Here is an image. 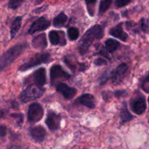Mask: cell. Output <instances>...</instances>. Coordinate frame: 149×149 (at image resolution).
I'll return each mask as SVG.
<instances>
[{
    "mask_svg": "<svg viewBox=\"0 0 149 149\" xmlns=\"http://www.w3.org/2000/svg\"><path fill=\"white\" fill-rule=\"evenodd\" d=\"M120 46V43L118 41L113 39H109L105 42V47L108 52H113L116 51Z\"/></svg>",
    "mask_w": 149,
    "mask_h": 149,
    "instance_id": "20",
    "label": "cell"
},
{
    "mask_svg": "<svg viewBox=\"0 0 149 149\" xmlns=\"http://www.w3.org/2000/svg\"><path fill=\"white\" fill-rule=\"evenodd\" d=\"M76 103L81 105L88 109H94L95 107V100L93 95L84 94L76 100Z\"/></svg>",
    "mask_w": 149,
    "mask_h": 149,
    "instance_id": "14",
    "label": "cell"
},
{
    "mask_svg": "<svg viewBox=\"0 0 149 149\" xmlns=\"http://www.w3.org/2000/svg\"><path fill=\"white\" fill-rule=\"evenodd\" d=\"M103 36V29L100 25L96 24L89 29L84 33L78 44L79 52L81 55H84L95 39H100Z\"/></svg>",
    "mask_w": 149,
    "mask_h": 149,
    "instance_id": "1",
    "label": "cell"
},
{
    "mask_svg": "<svg viewBox=\"0 0 149 149\" xmlns=\"http://www.w3.org/2000/svg\"><path fill=\"white\" fill-rule=\"evenodd\" d=\"M113 0H101L99 6V15H101L102 14L107 11L109 7H111Z\"/></svg>",
    "mask_w": 149,
    "mask_h": 149,
    "instance_id": "22",
    "label": "cell"
},
{
    "mask_svg": "<svg viewBox=\"0 0 149 149\" xmlns=\"http://www.w3.org/2000/svg\"><path fill=\"white\" fill-rule=\"evenodd\" d=\"M94 63L96 65L100 66V65H106V64H107V62H106L104 59H103V58H97V59L95 60Z\"/></svg>",
    "mask_w": 149,
    "mask_h": 149,
    "instance_id": "30",
    "label": "cell"
},
{
    "mask_svg": "<svg viewBox=\"0 0 149 149\" xmlns=\"http://www.w3.org/2000/svg\"><path fill=\"white\" fill-rule=\"evenodd\" d=\"M85 2L89 15L91 17H93L95 15V4L97 0H85Z\"/></svg>",
    "mask_w": 149,
    "mask_h": 149,
    "instance_id": "23",
    "label": "cell"
},
{
    "mask_svg": "<svg viewBox=\"0 0 149 149\" xmlns=\"http://www.w3.org/2000/svg\"><path fill=\"white\" fill-rule=\"evenodd\" d=\"M56 90L68 100L74 98L77 93V90L75 88L70 87L65 83H58L56 85Z\"/></svg>",
    "mask_w": 149,
    "mask_h": 149,
    "instance_id": "10",
    "label": "cell"
},
{
    "mask_svg": "<svg viewBox=\"0 0 149 149\" xmlns=\"http://www.w3.org/2000/svg\"><path fill=\"white\" fill-rule=\"evenodd\" d=\"M32 46L36 49H45L47 46V42L46 34L44 33H40L38 36H35L32 39Z\"/></svg>",
    "mask_w": 149,
    "mask_h": 149,
    "instance_id": "17",
    "label": "cell"
},
{
    "mask_svg": "<svg viewBox=\"0 0 149 149\" xmlns=\"http://www.w3.org/2000/svg\"><path fill=\"white\" fill-rule=\"evenodd\" d=\"M132 0H116L115 1V5H116V7H123L127 5L128 4L132 1Z\"/></svg>",
    "mask_w": 149,
    "mask_h": 149,
    "instance_id": "26",
    "label": "cell"
},
{
    "mask_svg": "<svg viewBox=\"0 0 149 149\" xmlns=\"http://www.w3.org/2000/svg\"><path fill=\"white\" fill-rule=\"evenodd\" d=\"M49 42L52 45H61L65 46L66 44L65 35L63 31H51L49 33Z\"/></svg>",
    "mask_w": 149,
    "mask_h": 149,
    "instance_id": "13",
    "label": "cell"
},
{
    "mask_svg": "<svg viewBox=\"0 0 149 149\" xmlns=\"http://www.w3.org/2000/svg\"><path fill=\"white\" fill-rule=\"evenodd\" d=\"M22 3H23V0H10L8 7L12 10H16L21 5Z\"/></svg>",
    "mask_w": 149,
    "mask_h": 149,
    "instance_id": "25",
    "label": "cell"
},
{
    "mask_svg": "<svg viewBox=\"0 0 149 149\" xmlns=\"http://www.w3.org/2000/svg\"><path fill=\"white\" fill-rule=\"evenodd\" d=\"M49 26H50V21L48 20L45 16H42L32 23L28 32L29 34H33L37 31L45 30Z\"/></svg>",
    "mask_w": 149,
    "mask_h": 149,
    "instance_id": "8",
    "label": "cell"
},
{
    "mask_svg": "<svg viewBox=\"0 0 149 149\" xmlns=\"http://www.w3.org/2000/svg\"><path fill=\"white\" fill-rule=\"evenodd\" d=\"M45 92V89L36 84H31L21 93L20 99L23 103H27L31 100H36L40 97Z\"/></svg>",
    "mask_w": 149,
    "mask_h": 149,
    "instance_id": "3",
    "label": "cell"
},
{
    "mask_svg": "<svg viewBox=\"0 0 149 149\" xmlns=\"http://www.w3.org/2000/svg\"><path fill=\"white\" fill-rule=\"evenodd\" d=\"M7 134V127L3 125H0V138L4 137Z\"/></svg>",
    "mask_w": 149,
    "mask_h": 149,
    "instance_id": "32",
    "label": "cell"
},
{
    "mask_svg": "<svg viewBox=\"0 0 149 149\" xmlns=\"http://www.w3.org/2000/svg\"><path fill=\"white\" fill-rule=\"evenodd\" d=\"M142 89L146 93H148L149 92V81H148V76H146L145 79L143 81L142 83Z\"/></svg>",
    "mask_w": 149,
    "mask_h": 149,
    "instance_id": "27",
    "label": "cell"
},
{
    "mask_svg": "<svg viewBox=\"0 0 149 149\" xmlns=\"http://www.w3.org/2000/svg\"><path fill=\"white\" fill-rule=\"evenodd\" d=\"M133 119V116L128 111L127 106V103L124 102L122 104V108H121L120 111V120L122 124L125 123V122H128L130 120Z\"/></svg>",
    "mask_w": 149,
    "mask_h": 149,
    "instance_id": "18",
    "label": "cell"
},
{
    "mask_svg": "<svg viewBox=\"0 0 149 149\" xmlns=\"http://www.w3.org/2000/svg\"><path fill=\"white\" fill-rule=\"evenodd\" d=\"M29 135L32 139L36 143H42L45 141L46 136V130L42 126H36L29 130Z\"/></svg>",
    "mask_w": 149,
    "mask_h": 149,
    "instance_id": "12",
    "label": "cell"
},
{
    "mask_svg": "<svg viewBox=\"0 0 149 149\" xmlns=\"http://www.w3.org/2000/svg\"><path fill=\"white\" fill-rule=\"evenodd\" d=\"M61 116L52 111H49L47 115L45 124L50 130L55 131L61 126Z\"/></svg>",
    "mask_w": 149,
    "mask_h": 149,
    "instance_id": "7",
    "label": "cell"
},
{
    "mask_svg": "<svg viewBox=\"0 0 149 149\" xmlns=\"http://www.w3.org/2000/svg\"><path fill=\"white\" fill-rule=\"evenodd\" d=\"M67 19H68V17H67L66 15L63 13H61L54 19L53 26L55 27H61L66 23Z\"/></svg>",
    "mask_w": 149,
    "mask_h": 149,
    "instance_id": "21",
    "label": "cell"
},
{
    "mask_svg": "<svg viewBox=\"0 0 149 149\" xmlns=\"http://www.w3.org/2000/svg\"><path fill=\"white\" fill-rule=\"evenodd\" d=\"M115 96L117 97H125L127 95V93L125 90H117V91L115 92L114 93Z\"/></svg>",
    "mask_w": 149,
    "mask_h": 149,
    "instance_id": "31",
    "label": "cell"
},
{
    "mask_svg": "<svg viewBox=\"0 0 149 149\" xmlns=\"http://www.w3.org/2000/svg\"><path fill=\"white\" fill-rule=\"evenodd\" d=\"M32 79L35 82V84L38 86L42 87L45 85L47 82L46 78V70L44 68H41L36 70L33 74H32Z\"/></svg>",
    "mask_w": 149,
    "mask_h": 149,
    "instance_id": "15",
    "label": "cell"
},
{
    "mask_svg": "<svg viewBox=\"0 0 149 149\" xmlns=\"http://www.w3.org/2000/svg\"><path fill=\"white\" fill-rule=\"evenodd\" d=\"M51 56L49 53H37L33 55L29 60H28L26 63L20 65L19 68V71H25L36 65H41L42 63H46L49 62L51 60Z\"/></svg>",
    "mask_w": 149,
    "mask_h": 149,
    "instance_id": "4",
    "label": "cell"
},
{
    "mask_svg": "<svg viewBox=\"0 0 149 149\" xmlns=\"http://www.w3.org/2000/svg\"><path fill=\"white\" fill-rule=\"evenodd\" d=\"M68 36L71 41L77 40L79 36V31L78 29L75 27H71L68 30Z\"/></svg>",
    "mask_w": 149,
    "mask_h": 149,
    "instance_id": "24",
    "label": "cell"
},
{
    "mask_svg": "<svg viewBox=\"0 0 149 149\" xmlns=\"http://www.w3.org/2000/svg\"><path fill=\"white\" fill-rule=\"evenodd\" d=\"M148 20H146L145 18L141 19V29H142V30L143 31V32L146 33L147 30H148Z\"/></svg>",
    "mask_w": 149,
    "mask_h": 149,
    "instance_id": "29",
    "label": "cell"
},
{
    "mask_svg": "<svg viewBox=\"0 0 149 149\" xmlns=\"http://www.w3.org/2000/svg\"><path fill=\"white\" fill-rule=\"evenodd\" d=\"M128 69V66L126 63H122L116 68V69L111 74L110 78L114 84H119L125 78V74Z\"/></svg>",
    "mask_w": 149,
    "mask_h": 149,
    "instance_id": "9",
    "label": "cell"
},
{
    "mask_svg": "<svg viewBox=\"0 0 149 149\" xmlns=\"http://www.w3.org/2000/svg\"><path fill=\"white\" fill-rule=\"evenodd\" d=\"M28 121L33 125L39 122L44 116V110L42 106L38 103H33L29 106L28 109Z\"/></svg>",
    "mask_w": 149,
    "mask_h": 149,
    "instance_id": "5",
    "label": "cell"
},
{
    "mask_svg": "<svg viewBox=\"0 0 149 149\" xmlns=\"http://www.w3.org/2000/svg\"><path fill=\"white\" fill-rule=\"evenodd\" d=\"M28 44L26 42L19 43L15 45L6 51L1 57H0V71H2L4 68L10 65L15 59H17L20 54L27 47Z\"/></svg>",
    "mask_w": 149,
    "mask_h": 149,
    "instance_id": "2",
    "label": "cell"
},
{
    "mask_svg": "<svg viewBox=\"0 0 149 149\" xmlns=\"http://www.w3.org/2000/svg\"><path fill=\"white\" fill-rule=\"evenodd\" d=\"M4 116V111H0V118H1Z\"/></svg>",
    "mask_w": 149,
    "mask_h": 149,
    "instance_id": "33",
    "label": "cell"
},
{
    "mask_svg": "<svg viewBox=\"0 0 149 149\" xmlns=\"http://www.w3.org/2000/svg\"><path fill=\"white\" fill-rule=\"evenodd\" d=\"M109 33L113 37L117 38V39H120L123 42H126L128 39V35L127 34L126 32L124 31L123 28H122V23H119L116 26L112 28L109 31Z\"/></svg>",
    "mask_w": 149,
    "mask_h": 149,
    "instance_id": "16",
    "label": "cell"
},
{
    "mask_svg": "<svg viewBox=\"0 0 149 149\" xmlns=\"http://www.w3.org/2000/svg\"><path fill=\"white\" fill-rule=\"evenodd\" d=\"M22 23V17L18 16L14 20L13 23L11 25V29H10V36L11 39L15 37L16 35L17 34L18 31H20V27H21Z\"/></svg>",
    "mask_w": 149,
    "mask_h": 149,
    "instance_id": "19",
    "label": "cell"
},
{
    "mask_svg": "<svg viewBox=\"0 0 149 149\" xmlns=\"http://www.w3.org/2000/svg\"><path fill=\"white\" fill-rule=\"evenodd\" d=\"M49 76H50V81L52 85H54L57 80L59 79H68L71 77V75L68 72L64 71L63 68L59 65H54L51 67Z\"/></svg>",
    "mask_w": 149,
    "mask_h": 149,
    "instance_id": "6",
    "label": "cell"
},
{
    "mask_svg": "<svg viewBox=\"0 0 149 149\" xmlns=\"http://www.w3.org/2000/svg\"><path fill=\"white\" fill-rule=\"evenodd\" d=\"M12 117L15 119L18 124H22L23 122V115L22 113H12Z\"/></svg>",
    "mask_w": 149,
    "mask_h": 149,
    "instance_id": "28",
    "label": "cell"
},
{
    "mask_svg": "<svg viewBox=\"0 0 149 149\" xmlns=\"http://www.w3.org/2000/svg\"><path fill=\"white\" fill-rule=\"evenodd\" d=\"M131 108L134 113H135L138 115H141L145 112L146 110L147 105L146 98L144 96H140L137 97L135 100L132 101L131 103Z\"/></svg>",
    "mask_w": 149,
    "mask_h": 149,
    "instance_id": "11",
    "label": "cell"
}]
</instances>
